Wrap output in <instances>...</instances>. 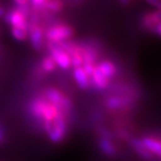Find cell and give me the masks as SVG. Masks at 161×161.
<instances>
[{"instance_id":"6da1fadb","label":"cell","mask_w":161,"mask_h":161,"mask_svg":"<svg viewBox=\"0 0 161 161\" xmlns=\"http://www.w3.org/2000/svg\"><path fill=\"white\" fill-rule=\"evenodd\" d=\"M43 126L48 134V137L53 142H60L64 137L67 125L64 115L62 113H58L52 121L43 122Z\"/></svg>"},{"instance_id":"7a4b0ae2","label":"cell","mask_w":161,"mask_h":161,"mask_svg":"<svg viewBox=\"0 0 161 161\" xmlns=\"http://www.w3.org/2000/svg\"><path fill=\"white\" fill-rule=\"evenodd\" d=\"M74 29L71 26L64 24H58L48 30L46 35L49 42L60 43L71 38L74 35Z\"/></svg>"},{"instance_id":"3957f363","label":"cell","mask_w":161,"mask_h":161,"mask_svg":"<svg viewBox=\"0 0 161 161\" xmlns=\"http://www.w3.org/2000/svg\"><path fill=\"white\" fill-rule=\"evenodd\" d=\"M49 43H50L49 44L50 57L53 58L56 64L64 70L68 69L70 66H72L68 53L58 43H53V42H49Z\"/></svg>"},{"instance_id":"277c9868","label":"cell","mask_w":161,"mask_h":161,"mask_svg":"<svg viewBox=\"0 0 161 161\" xmlns=\"http://www.w3.org/2000/svg\"><path fill=\"white\" fill-rule=\"evenodd\" d=\"M26 14L22 12L20 9H14L13 11L9 12L6 16V20L7 23L11 25L12 27L16 28H23L28 29L27 21H26Z\"/></svg>"},{"instance_id":"5b68a950","label":"cell","mask_w":161,"mask_h":161,"mask_svg":"<svg viewBox=\"0 0 161 161\" xmlns=\"http://www.w3.org/2000/svg\"><path fill=\"white\" fill-rule=\"evenodd\" d=\"M144 24L148 29L152 30V31L156 32L158 36L161 34L160 25V13L157 11L147 14L144 18Z\"/></svg>"},{"instance_id":"8992f818","label":"cell","mask_w":161,"mask_h":161,"mask_svg":"<svg viewBox=\"0 0 161 161\" xmlns=\"http://www.w3.org/2000/svg\"><path fill=\"white\" fill-rule=\"evenodd\" d=\"M45 98L49 103L56 106L58 108V110L60 111V113H61L62 104H63L64 100L65 98V96H64L63 94L59 91H58L57 89L48 88V89H47L46 92H45Z\"/></svg>"},{"instance_id":"52a82bcc","label":"cell","mask_w":161,"mask_h":161,"mask_svg":"<svg viewBox=\"0 0 161 161\" xmlns=\"http://www.w3.org/2000/svg\"><path fill=\"white\" fill-rule=\"evenodd\" d=\"M30 40L36 49H40L42 45V40H43V31L39 25L33 24L31 26V29L29 31Z\"/></svg>"},{"instance_id":"ba28073f","label":"cell","mask_w":161,"mask_h":161,"mask_svg":"<svg viewBox=\"0 0 161 161\" xmlns=\"http://www.w3.org/2000/svg\"><path fill=\"white\" fill-rule=\"evenodd\" d=\"M46 101L47 99L45 98H37L33 99L30 104V112L38 120L41 121L42 111Z\"/></svg>"},{"instance_id":"9c48e42d","label":"cell","mask_w":161,"mask_h":161,"mask_svg":"<svg viewBox=\"0 0 161 161\" xmlns=\"http://www.w3.org/2000/svg\"><path fill=\"white\" fill-rule=\"evenodd\" d=\"M92 81L93 83V85L96 87L97 89L99 90H103L105 88L108 86V83H109V79L107 78L103 74H101L98 69L95 66L94 71L92 73Z\"/></svg>"},{"instance_id":"30bf717a","label":"cell","mask_w":161,"mask_h":161,"mask_svg":"<svg viewBox=\"0 0 161 161\" xmlns=\"http://www.w3.org/2000/svg\"><path fill=\"white\" fill-rule=\"evenodd\" d=\"M74 77H75V81L77 82L78 86L81 89H87L90 86V77L88 76L82 67H77L75 68L74 71Z\"/></svg>"},{"instance_id":"8fae6325","label":"cell","mask_w":161,"mask_h":161,"mask_svg":"<svg viewBox=\"0 0 161 161\" xmlns=\"http://www.w3.org/2000/svg\"><path fill=\"white\" fill-rule=\"evenodd\" d=\"M96 67L98 68V71L101 74H103L108 79L112 78L116 73V67L114 63H112L111 61H108V60L100 62Z\"/></svg>"},{"instance_id":"7c38bea8","label":"cell","mask_w":161,"mask_h":161,"mask_svg":"<svg viewBox=\"0 0 161 161\" xmlns=\"http://www.w3.org/2000/svg\"><path fill=\"white\" fill-rule=\"evenodd\" d=\"M143 146L150 151L151 154H156L158 156L161 155V146L158 141H156L152 138H143L142 141Z\"/></svg>"},{"instance_id":"4fadbf2b","label":"cell","mask_w":161,"mask_h":161,"mask_svg":"<svg viewBox=\"0 0 161 161\" xmlns=\"http://www.w3.org/2000/svg\"><path fill=\"white\" fill-rule=\"evenodd\" d=\"M99 148L106 155L114 156L116 153V150L114 144L110 142L108 139L103 138L99 141Z\"/></svg>"},{"instance_id":"5bb4252c","label":"cell","mask_w":161,"mask_h":161,"mask_svg":"<svg viewBox=\"0 0 161 161\" xmlns=\"http://www.w3.org/2000/svg\"><path fill=\"white\" fill-rule=\"evenodd\" d=\"M132 145L133 149L136 150V152L139 155L142 156L144 158H150L152 157V154L144 147L143 144L142 143L141 141H139L137 139H134L132 141Z\"/></svg>"},{"instance_id":"9a60e30c","label":"cell","mask_w":161,"mask_h":161,"mask_svg":"<svg viewBox=\"0 0 161 161\" xmlns=\"http://www.w3.org/2000/svg\"><path fill=\"white\" fill-rule=\"evenodd\" d=\"M56 66H57V64L50 56L46 57L41 62V67L46 73H52L54 70L56 69Z\"/></svg>"},{"instance_id":"2e32d148","label":"cell","mask_w":161,"mask_h":161,"mask_svg":"<svg viewBox=\"0 0 161 161\" xmlns=\"http://www.w3.org/2000/svg\"><path fill=\"white\" fill-rule=\"evenodd\" d=\"M12 35L15 40L19 41H23L26 40L28 36V29H23V28H16V27H12Z\"/></svg>"},{"instance_id":"e0dca14e","label":"cell","mask_w":161,"mask_h":161,"mask_svg":"<svg viewBox=\"0 0 161 161\" xmlns=\"http://www.w3.org/2000/svg\"><path fill=\"white\" fill-rule=\"evenodd\" d=\"M125 103V99L118 98V97H112L107 101V106L109 108H118L122 106H124Z\"/></svg>"},{"instance_id":"ac0fdd59","label":"cell","mask_w":161,"mask_h":161,"mask_svg":"<svg viewBox=\"0 0 161 161\" xmlns=\"http://www.w3.org/2000/svg\"><path fill=\"white\" fill-rule=\"evenodd\" d=\"M45 7L49 9L50 11L58 13L62 9V3L60 0H47Z\"/></svg>"},{"instance_id":"d6986e66","label":"cell","mask_w":161,"mask_h":161,"mask_svg":"<svg viewBox=\"0 0 161 161\" xmlns=\"http://www.w3.org/2000/svg\"><path fill=\"white\" fill-rule=\"evenodd\" d=\"M31 1L33 7L36 9H41L42 7H45L47 2V0H31Z\"/></svg>"},{"instance_id":"ffe728a7","label":"cell","mask_w":161,"mask_h":161,"mask_svg":"<svg viewBox=\"0 0 161 161\" xmlns=\"http://www.w3.org/2000/svg\"><path fill=\"white\" fill-rule=\"evenodd\" d=\"M14 2L17 5L18 7H21V6H27L29 0H14Z\"/></svg>"},{"instance_id":"44dd1931","label":"cell","mask_w":161,"mask_h":161,"mask_svg":"<svg viewBox=\"0 0 161 161\" xmlns=\"http://www.w3.org/2000/svg\"><path fill=\"white\" fill-rule=\"evenodd\" d=\"M147 1L150 3L151 6L158 7V8L160 7V0H147Z\"/></svg>"},{"instance_id":"7402d4cb","label":"cell","mask_w":161,"mask_h":161,"mask_svg":"<svg viewBox=\"0 0 161 161\" xmlns=\"http://www.w3.org/2000/svg\"><path fill=\"white\" fill-rule=\"evenodd\" d=\"M3 137H4V132H3V129L0 127V142H2L3 140Z\"/></svg>"},{"instance_id":"603a6c76","label":"cell","mask_w":161,"mask_h":161,"mask_svg":"<svg viewBox=\"0 0 161 161\" xmlns=\"http://www.w3.org/2000/svg\"><path fill=\"white\" fill-rule=\"evenodd\" d=\"M3 14H4V10H3V9H2V8L0 7V17H1V16H2Z\"/></svg>"}]
</instances>
